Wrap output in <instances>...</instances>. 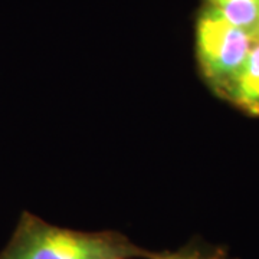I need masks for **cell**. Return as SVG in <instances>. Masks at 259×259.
I'll return each mask as SVG.
<instances>
[{
    "instance_id": "cell-1",
    "label": "cell",
    "mask_w": 259,
    "mask_h": 259,
    "mask_svg": "<svg viewBox=\"0 0 259 259\" xmlns=\"http://www.w3.org/2000/svg\"><path fill=\"white\" fill-rule=\"evenodd\" d=\"M153 253L118 232L71 231L25 212L0 259H134Z\"/></svg>"
},
{
    "instance_id": "cell-2",
    "label": "cell",
    "mask_w": 259,
    "mask_h": 259,
    "mask_svg": "<svg viewBox=\"0 0 259 259\" xmlns=\"http://www.w3.org/2000/svg\"><path fill=\"white\" fill-rule=\"evenodd\" d=\"M253 39L246 30L207 9L197 25V54L204 78L223 97H229L249 55Z\"/></svg>"
},
{
    "instance_id": "cell-5",
    "label": "cell",
    "mask_w": 259,
    "mask_h": 259,
    "mask_svg": "<svg viewBox=\"0 0 259 259\" xmlns=\"http://www.w3.org/2000/svg\"><path fill=\"white\" fill-rule=\"evenodd\" d=\"M134 259H233L229 252L221 246H209L203 243H189L175 252H154L146 258Z\"/></svg>"
},
{
    "instance_id": "cell-3",
    "label": "cell",
    "mask_w": 259,
    "mask_h": 259,
    "mask_svg": "<svg viewBox=\"0 0 259 259\" xmlns=\"http://www.w3.org/2000/svg\"><path fill=\"white\" fill-rule=\"evenodd\" d=\"M228 98L250 114L259 115V35L253 39L249 55Z\"/></svg>"
},
{
    "instance_id": "cell-4",
    "label": "cell",
    "mask_w": 259,
    "mask_h": 259,
    "mask_svg": "<svg viewBox=\"0 0 259 259\" xmlns=\"http://www.w3.org/2000/svg\"><path fill=\"white\" fill-rule=\"evenodd\" d=\"M207 9L253 37L259 35V0H207Z\"/></svg>"
}]
</instances>
